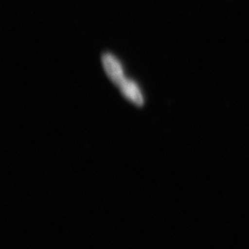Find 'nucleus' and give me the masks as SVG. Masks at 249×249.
<instances>
[{
  "label": "nucleus",
  "mask_w": 249,
  "mask_h": 249,
  "mask_svg": "<svg viewBox=\"0 0 249 249\" xmlns=\"http://www.w3.org/2000/svg\"><path fill=\"white\" fill-rule=\"evenodd\" d=\"M119 89L124 97L129 100L131 103H133L138 107H142L144 104L142 92L135 81L127 79Z\"/></svg>",
  "instance_id": "obj_2"
},
{
  "label": "nucleus",
  "mask_w": 249,
  "mask_h": 249,
  "mask_svg": "<svg viewBox=\"0 0 249 249\" xmlns=\"http://www.w3.org/2000/svg\"><path fill=\"white\" fill-rule=\"evenodd\" d=\"M102 63L105 69V71L109 77V79L115 83L118 88H120L124 82L126 78L124 77V69L116 58L112 53H104L102 56Z\"/></svg>",
  "instance_id": "obj_1"
}]
</instances>
